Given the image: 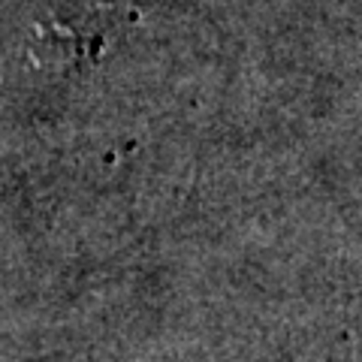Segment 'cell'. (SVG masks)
Returning <instances> with one entry per match:
<instances>
[{"label": "cell", "mask_w": 362, "mask_h": 362, "mask_svg": "<svg viewBox=\"0 0 362 362\" xmlns=\"http://www.w3.org/2000/svg\"><path fill=\"white\" fill-rule=\"evenodd\" d=\"M136 13H118L115 6H103L97 13H90L88 21H82L85 28H73V25H52L40 30V42L42 49L54 52L61 58H76V61H97L103 54L106 42L112 37V30H118L121 25H127Z\"/></svg>", "instance_id": "1"}]
</instances>
